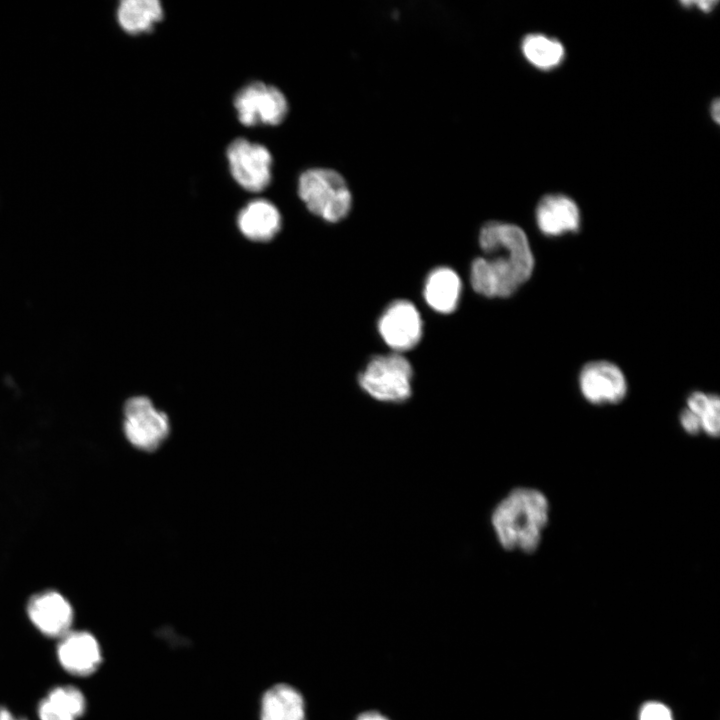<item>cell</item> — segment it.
<instances>
[{"label": "cell", "instance_id": "6da1fadb", "mask_svg": "<svg viewBox=\"0 0 720 720\" xmlns=\"http://www.w3.org/2000/svg\"><path fill=\"white\" fill-rule=\"evenodd\" d=\"M479 245L484 256L475 258L470 270L476 293L506 298L530 279L535 260L522 228L507 222H487L480 230Z\"/></svg>", "mask_w": 720, "mask_h": 720}, {"label": "cell", "instance_id": "7a4b0ae2", "mask_svg": "<svg viewBox=\"0 0 720 720\" xmlns=\"http://www.w3.org/2000/svg\"><path fill=\"white\" fill-rule=\"evenodd\" d=\"M489 519L504 550L532 553L539 547L548 523L549 502L537 489L517 487L497 502Z\"/></svg>", "mask_w": 720, "mask_h": 720}, {"label": "cell", "instance_id": "3957f363", "mask_svg": "<svg viewBox=\"0 0 720 720\" xmlns=\"http://www.w3.org/2000/svg\"><path fill=\"white\" fill-rule=\"evenodd\" d=\"M297 192L306 208L327 222H338L351 210V192L342 175L333 169L303 171L298 178Z\"/></svg>", "mask_w": 720, "mask_h": 720}, {"label": "cell", "instance_id": "277c9868", "mask_svg": "<svg viewBox=\"0 0 720 720\" xmlns=\"http://www.w3.org/2000/svg\"><path fill=\"white\" fill-rule=\"evenodd\" d=\"M413 370L400 353L373 357L358 376L360 388L371 398L399 404L412 395Z\"/></svg>", "mask_w": 720, "mask_h": 720}, {"label": "cell", "instance_id": "5b68a950", "mask_svg": "<svg viewBox=\"0 0 720 720\" xmlns=\"http://www.w3.org/2000/svg\"><path fill=\"white\" fill-rule=\"evenodd\" d=\"M238 121L246 127L277 126L287 117L289 103L276 86L252 81L242 86L233 97Z\"/></svg>", "mask_w": 720, "mask_h": 720}, {"label": "cell", "instance_id": "8992f818", "mask_svg": "<svg viewBox=\"0 0 720 720\" xmlns=\"http://www.w3.org/2000/svg\"><path fill=\"white\" fill-rule=\"evenodd\" d=\"M123 432L135 448L152 452L167 439L170 432L169 418L154 406L150 398L135 395L123 405Z\"/></svg>", "mask_w": 720, "mask_h": 720}, {"label": "cell", "instance_id": "52a82bcc", "mask_svg": "<svg viewBox=\"0 0 720 720\" xmlns=\"http://www.w3.org/2000/svg\"><path fill=\"white\" fill-rule=\"evenodd\" d=\"M225 155L230 174L241 188L258 193L270 185L273 157L265 145L238 137L229 143Z\"/></svg>", "mask_w": 720, "mask_h": 720}, {"label": "cell", "instance_id": "ba28073f", "mask_svg": "<svg viewBox=\"0 0 720 720\" xmlns=\"http://www.w3.org/2000/svg\"><path fill=\"white\" fill-rule=\"evenodd\" d=\"M578 385L582 396L593 405L617 404L628 391L623 371L608 360H594L583 365Z\"/></svg>", "mask_w": 720, "mask_h": 720}, {"label": "cell", "instance_id": "9c48e42d", "mask_svg": "<svg viewBox=\"0 0 720 720\" xmlns=\"http://www.w3.org/2000/svg\"><path fill=\"white\" fill-rule=\"evenodd\" d=\"M377 326L381 338L395 353L414 348L423 335L420 313L407 300H397L388 305Z\"/></svg>", "mask_w": 720, "mask_h": 720}, {"label": "cell", "instance_id": "30bf717a", "mask_svg": "<svg viewBox=\"0 0 720 720\" xmlns=\"http://www.w3.org/2000/svg\"><path fill=\"white\" fill-rule=\"evenodd\" d=\"M27 614L33 625L44 635L61 638L71 629L73 608L59 592L44 591L28 602Z\"/></svg>", "mask_w": 720, "mask_h": 720}, {"label": "cell", "instance_id": "8fae6325", "mask_svg": "<svg viewBox=\"0 0 720 720\" xmlns=\"http://www.w3.org/2000/svg\"><path fill=\"white\" fill-rule=\"evenodd\" d=\"M57 657L68 673L88 676L95 672L102 661L97 639L87 631L70 630L59 638Z\"/></svg>", "mask_w": 720, "mask_h": 720}, {"label": "cell", "instance_id": "7c38bea8", "mask_svg": "<svg viewBox=\"0 0 720 720\" xmlns=\"http://www.w3.org/2000/svg\"><path fill=\"white\" fill-rule=\"evenodd\" d=\"M535 218L538 229L547 237L576 233L581 215L576 202L564 194H548L537 203Z\"/></svg>", "mask_w": 720, "mask_h": 720}, {"label": "cell", "instance_id": "4fadbf2b", "mask_svg": "<svg viewBox=\"0 0 720 720\" xmlns=\"http://www.w3.org/2000/svg\"><path fill=\"white\" fill-rule=\"evenodd\" d=\"M236 224L246 239L264 243L274 239L280 232L282 216L271 201L254 199L240 209Z\"/></svg>", "mask_w": 720, "mask_h": 720}, {"label": "cell", "instance_id": "5bb4252c", "mask_svg": "<svg viewBox=\"0 0 720 720\" xmlns=\"http://www.w3.org/2000/svg\"><path fill=\"white\" fill-rule=\"evenodd\" d=\"M462 284L458 274L448 267L432 270L424 284V298L436 312L448 314L459 303Z\"/></svg>", "mask_w": 720, "mask_h": 720}, {"label": "cell", "instance_id": "9a60e30c", "mask_svg": "<svg viewBox=\"0 0 720 720\" xmlns=\"http://www.w3.org/2000/svg\"><path fill=\"white\" fill-rule=\"evenodd\" d=\"M116 18L123 31L139 35L153 31L164 18V9L159 0H122Z\"/></svg>", "mask_w": 720, "mask_h": 720}, {"label": "cell", "instance_id": "2e32d148", "mask_svg": "<svg viewBox=\"0 0 720 720\" xmlns=\"http://www.w3.org/2000/svg\"><path fill=\"white\" fill-rule=\"evenodd\" d=\"M86 709L83 693L74 686L53 688L38 705L40 720H77Z\"/></svg>", "mask_w": 720, "mask_h": 720}, {"label": "cell", "instance_id": "e0dca14e", "mask_svg": "<svg viewBox=\"0 0 720 720\" xmlns=\"http://www.w3.org/2000/svg\"><path fill=\"white\" fill-rule=\"evenodd\" d=\"M261 720H305L301 694L286 684L270 688L262 698Z\"/></svg>", "mask_w": 720, "mask_h": 720}, {"label": "cell", "instance_id": "ac0fdd59", "mask_svg": "<svg viewBox=\"0 0 720 720\" xmlns=\"http://www.w3.org/2000/svg\"><path fill=\"white\" fill-rule=\"evenodd\" d=\"M521 51L530 64L544 71L556 68L565 57L562 43L541 33L527 34L521 42Z\"/></svg>", "mask_w": 720, "mask_h": 720}, {"label": "cell", "instance_id": "d6986e66", "mask_svg": "<svg viewBox=\"0 0 720 720\" xmlns=\"http://www.w3.org/2000/svg\"><path fill=\"white\" fill-rule=\"evenodd\" d=\"M686 405V408L699 418L702 432L710 437H718L720 432V399L718 395L693 391L688 395Z\"/></svg>", "mask_w": 720, "mask_h": 720}, {"label": "cell", "instance_id": "ffe728a7", "mask_svg": "<svg viewBox=\"0 0 720 720\" xmlns=\"http://www.w3.org/2000/svg\"><path fill=\"white\" fill-rule=\"evenodd\" d=\"M639 720H674L672 712L665 704L649 701L642 705Z\"/></svg>", "mask_w": 720, "mask_h": 720}, {"label": "cell", "instance_id": "44dd1931", "mask_svg": "<svg viewBox=\"0 0 720 720\" xmlns=\"http://www.w3.org/2000/svg\"><path fill=\"white\" fill-rule=\"evenodd\" d=\"M680 424L682 428L691 435H698L702 432L699 418L686 407L681 411Z\"/></svg>", "mask_w": 720, "mask_h": 720}, {"label": "cell", "instance_id": "7402d4cb", "mask_svg": "<svg viewBox=\"0 0 720 720\" xmlns=\"http://www.w3.org/2000/svg\"><path fill=\"white\" fill-rule=\"evenodd\" d=\"M681 4L685 7L696 6L702 12H710L718 4L716 0H704V1H682Z\"/></svg>", "mask_w": 720, "mask_h": 720}, {"label": "cell", "instance_id": "603a6c76", "mask_svg": "<svg viewBox=\"0 0 720 720\" xmlns=\"http://www.w3.org/2000/svg\"><path fill=\"white\" fill-rule=\"evenodd\" d=\"M0 720H27L24 718L14 716L10 710L0 706Z\"/></svg>", "mask_w": 720, "mask_h": 720}, {"label": "cell", "instance_id": "cb8c5ba5", "mask_svg": "<svg viewBox=\"0 0 720 720\" xmlns=\"http://www.w3.org/2000/svg\"><path fill=\"white\" fill-rule=\"evenodd\" d=\"M711 116L716 123H719L720 119V102L719 99H715L711 105Z\"/></svg>", "mask_w": 720, "mask_h": 720}, {"label": "cell", "instance_id": "d4e9b609", "mask_svg": "<svg viewBox=\"0 0 720 720\" xmlns=\"http://www.w3.org/2000/svg\"><path fill=\"white\" fill-rule=\"evenodd\" d=\"M358 720H388L383 715L376 712H368L359 717Z\"/></svg>", "mask_w": 720, "mask_h": 720}]
</instances>
